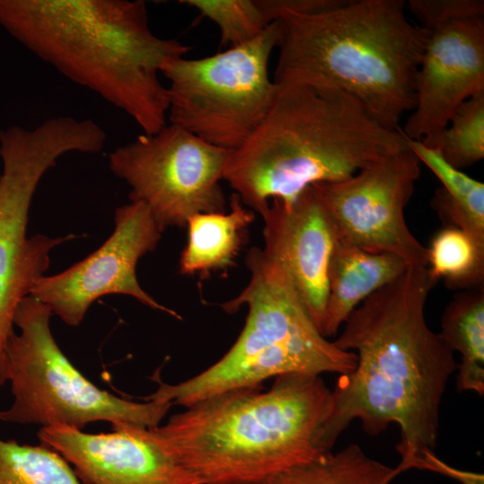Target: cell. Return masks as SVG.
<instances>
[{"mask_svg":"<svg viewBox=\"0 0 484 484\" xmlns=\"http://www.w3.org/2000/svg\"><path fill=\"white\" fill-rule=\"evenodd\" d=\"M436 281L427 267L409 266L364 300L333 341L355 353V368L332 390L322 445L332 448L353 420L375 436L390 424L400 428V472L415 467L437 444L440 406L454 352L428 325L425 307Z\"/></svg>","mask_w":484,"mask_h":484,"instance_id":"1","label":"cell"},{"mask_svg":"<svg viewBox=\"0 0 484 484\" xmlns=\"http://www.w3.org/2000/svg\"><path fill=\"white\" fill-rule=\"evenodd\" d=\"M0 26L65 77L154 134L168 124L165 63L190 47L160 38L141 0H0Z\"/></svg>","mask_w":484,"mask_h":484,"instance_id":"2","label":"cell"},{"mask_svg":"<svg viewBox=\"0 0 484 484\" xmlns=\"http://www.w3.org/2000/svg\"><path fill=\"white\" fill-rule=\"evenodd\" d=\"M332 390L321 376L289 374L272 387L202 399L151 430L200 484H264L324 454Z\"/></svg>","mask_w":484,"mask_h":484,"instance_id":"3","label":"cell"},{"mask_svg":"<svg viewBox=\"0 0 484 484\" xmlns=\"http://www.w3.org/2000/svg\"><path fill=\"white\" fill-rule=\"evenodd\" d=\"M275 84L271 108L223 172L260 215L272 200L291 203L313 185L345 180L409 148L401 127H385L343 91Z\"/></svg>","mask_w":484,"mask_h":484,"instance_id":"4","label":"cell"},{"mask_svg":"<svg viewBox=\"0 0 484 484\" xmlns=\"http://www.w3.org/2000/svg\"><path fill=\"white\" fill-rule=\"evenodd\" d=\"M405 10L404 0H340L315 12L285 11L273 82L343 91L398 129L415 107L429 34Z\"/></svg>","mask_w":484,"mask_h":484,"instance_id":"5","label":"cell"},{"mask_svg":"<svg viewBox=\"0 0 484 484\" xmlns=\"http://www.w3.org/2000/svg\"><path fill=\"white\" fill-rule=\"evenodd\" d=\"M250 280L240 293L222 304L228 313L247 308L245 325L230 349L205 370L170 385L159 377L145 401L186 407L226 391L260 387L264 381L289 374L346 375L356 366L355 353L324 337L308 314L289 276L263 250L252 247L246 258Z\"/></svg>","mask_w":484,"mask_h":484,"instance_id":"6","label":"cell"},{"mask_svg":"<svg viewBox=\"0 0 484 484\" xmlns=\"http://www.w3.org/2000/svg\"><path fill=\"white\" fill-rule=\"evenodd\" d=\"M99 128L91 119L55 117L29 129L0 131V387L7 382V344L20 302L48 269L53 248L75 238L27 237L29 211L43 176L69 152L96 153Z\"/></svg>","mask_w":484,"mask_h":484,"instance_id":"7","label":"cell"},{"mask_svg":"<svg viewBox=\"0 0 484 484\" xmlns=\"http://www.w3.org/2000/svg\"><path fill=\"white\" fill-rule=\"evenodd\" d=\"M52 315L48 306L30 295L16 309L13 324L20 332L14 331L7 344V382L13 401L0 410V421L80 430L97 421L111 427L160 426L173 404L133 402L96 386L58 347L50 330Z\"/></svg>","mask_w":484,"mask_h":484,"instance_id":"8","label":"cell"},{"mask_svg":"<svg viewBox=\"0 0 484 484\" xmlns=\"http://www.w3.org/2000/svg\"><path fill=\"white\" fill-rule=\"evenodd\" d=\"M282 34L281 20L253 40L210 56L165 63L168 120L212 145L233 151L265 117L277 85L268 64Z\"/></svg>","mask_w":484,"mask_h":484,"instance_id":"9","label":"cell"},{"mask_svg":"<svg viewBox=\"0 0 484 484\" xmlns=\"http://www.w3.org/2000/svg\"><path fill=\"white\" fill-rule=\"evenodd\" d=\"M230 151L168 123L108 154L112 173L130 187V201L144 203L159 228L186 226L195 214L224 212L220 186Z\"/></svg>","mask_w":484,"mask_h":484,"instance_id":"10","label":"cell"},{"mask_svg":"<svg viewBox=\"0 0 484 484\" xmlns=\"http://www.w3.org/2000/svg\"><path fill=\"white\" fill-rule=\"evenodd\" d=\"M419 175L420 162L408 148L345 180L312 187L333 226L337 242L394 255L409 266L427 267V247L410 230L404 216Z\"/></svg>","mask_w":484,"mask_h":484,"instance_id":"11","label":"cell"},{"mask_svg":"<svg viewBox=\"0 0 484 484\" xmlns=\"http://www.w3.org/2000/svg\"><path fill=\"white\" fill-rule=\"evenodd\" d=\"M114 219V231L97 250L59 273L40 277L29 295L48 306L53 315L70 326L79 325L91 304L108 294L131 296L181 319L149 295L137 280L139 259L155 250L163 233L149 208L131 201L116 210Z\"/></svg>","mask_w":484,"mask_h":484,"instance_id":"12","label":"cell"},{"mask_svg":"<svg viewBox=\"0 0 484 484\" xmlns=\"http://www.w3.org/2000/svg\"><path fill=\"white\" fill-rule=\"evenodd\" d=\"M484 93V16L451 20L429 30L415 79L416 101L402 129L426 142L467 99Z\"/></svg>","mask_w":484,"mask_h":484,"instance_id":"13","label":"cell"},{"mask_svg":"<svg viewBox=\"0 0 484 484\" xmlns=\"http://www.w3.org/2000/svg\"><path fill=\"white\" fill-rule=\"evenodd\" d=\"M38 436L73 465L83 484H200L148 428L125 424L89 434L57 424L42 427Z\"/></svg>","mask_w":484,"mask_h":484,"instance_id":"14","label":"cell"},{"mask_svg":"<svg viewBox=\"0 0 484 484\" xmlns=\"http://www.w3.org/2000/svg\"><path fill=\"white\" fill-rule=\"evenodd\" d=\"M266 257L289 276L322 333L328 297V269L337 243L333 226L314 188L291 203L272 200L261 214Z\"/></svg>","mask_w":484,"mask_h":484,"instance_id":"15","label":"cell"},{"mask_svg":"<svg viewBox=\"0 0 484 484\" xmlns=\"http://www.w3.org/2000/svg\"><path fill=\"white\" fill-rule=\"evenodd\" d=\"M409 265L388 253H371L337 242L328 269V297L322 333L333 337L368 297L402 274Z\"/></svg>","mask_w":484,"mask_h":484,"instance_id":"16","label":"cell"},{"mask_svg":"<svg viewBox=\"0 0 484 484\" xmlns=\"http://www.w3.org/2000/svg\"><path fill=\"white\" fill-rule=\"evenodd\" d=\"M255 212L246 208L233 194L229 212L200 213L186 223L187 242L179 259L185 275H209L227 270L235 263L246 243Z\"/></svg>","mask_w":484,"mask_h":484,"instance_id":"17","label":"cell"},{"mask_svg":"<svg viewBox=\"0 0 484 484\" xmlns=\"http://www.w3.org/2000/svg\"><path fill=\"white\" fill-rule=\"evenodd\" d=\"M407 143L442 184L431 200L439 217L484 247V184L450 165L437 148L409 138Z\"/></svg>","mask_w":484,"mask_h":484,"instance_id":"18","label":"cell"},{"mask_svg":"<svg viewBox=\"0 0 484 484\" xmlns=\"http://www.w3.org/2000/svg\"><path fill=\"white\" fill-rule=\"evenodd\" d=\"M443 341L461 354L457 367L458 391L484 393V289L483 286L457 293L441 317Z\"/></svg>","mask_w":484,"mask_h":484,"instance_id":"19","label":"cell"},{"mask_svg":"<svg viewBox=\"0 0 484 484\" xmlns=\"http://www.w3.org/2000/svg\"><path fill=\"white\" fill-rule=\"evenodd\" d=\"M399 470L369 457L350 444L311 462L292 467L264 484H389Z\"/></svg>","mask_w":484,"mask_h":484,"instance_id":"20","label":"cell"},{"mask_svg":"<svg viewBox=\"0 0 484 484\" xmlns=\"http://www.w3.org/2000/svg\"><path fill=\"white\" fill-rule=\"evenodd\" d=\"M427 251V268L436 282L443 280L451 289L483 286L484 247L465 231L444 228L433 237Z\"/></svg>","mask_w":484,"mask_h":484,"instance_id":"21","label":"cell"},{"mask_svg":"<svg viewBox=\"0 0 484 484\" xmlns=\"http://www.w3.org/2000/svg\"><path fill=\"white\" fill-rule=\"evenodd\" d=\"M0 484H81L71 464L41 444L0 438Z\"/></svg>","mask_w":484,"mask_h":484,"instance_id":"22","label":"cell"},{"mask_svg":"<svg viewBox=\"0 0 484 484\" xmlns=\"http://www.w3.org/2000/svg\"><path fill=\"white\" fill-rule=\"evenodd\" d=\"M421 143L437 148L450 165L461 170L481 160L484 158V93L464 101L442 131Z\"/></svg>","mask_w":484,"mask_h":484,"instance_id":"23","label":"cell"},{"mask_svg":"<svg viewBox=\"0 0 484 484\" xmlns=\"http://www.w3.org/2000/svg\"><path fill=\"white\" fill-rule=\"evenodd\" d=\"M220 29V45L229 48L249 42L271 24L258 0H184Z\"/></svg>","mask_w":484,"mask_h":484,"instance_id":"24","label":"cell"},{"mask_svg":"<svg viewBox=\"0 0 484 484\" xmlns=\"http://www.w3.org/2000/svg\"><path fill=\"white\" fill-rule=\"evenodd\" d=\"M406 8L428 30L456 18L484 16L482 0H409Z\"/></svg>","mask_w":484,"mask_h":484,"instance_id":"25","label":"cell"}]
</instances>
